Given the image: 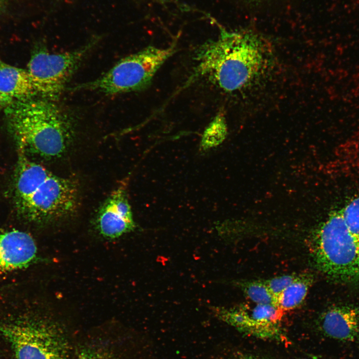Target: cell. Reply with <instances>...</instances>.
<instances>
[{
    "label": "cell",
    "instance_id": "1",
    "mask_svg": "<svg viewBox=\"0 0 359 359\" xmlns=\"http://www.w3.org/2000/svg\"><path fill=\"white\" fill-rule=\"evenodd\" d=\"M272 54L265 40L253 32L223 31L196 50L197 64L189 81L207 77L226 92L244 90L267 72Z\"/></svg>",
    "mask_w": 359,
    "mask_h": 359
},
{
    "label": "cell",
    "instance_id": "2",
    "mask_svg": "<svg viewBox=\"0 0 359 359\" xmlns=\"http://www.w3.org/2000/svg\"><path fill=\"white\" fill-rule=\"evenodd\" d=\"M4 113L20 152L55 158L69 146L73 133L72 123L54 101L39 96L14 100L5 106Z\"/></svg>",
    "mask_w": 359,
    "mask_h": 359
},
{
    "label": "cell",
    "instance_id": "3",
    "mask_svg": "<svg viewBox=\"0 0 359 359\" xmlns=\"http://www.w3.org/2000/svg\"><path fill=\"white\" fill-rule=\"evenodd\" d=\"M15 204L28 222L44 224L70 215L78 203L72 180L58 176L20 153L14 178Z\"/></svg>",
    "mask_w": 359,
    "mask_h": 359
},
{
    "label": "cell",
    "instance_id": "4",
    "mask_svg": "<svg viewBox=\"0 0 359 359\" xmlns=\"http://www.w3.org/2000/svg\"><path fill=\"white\" fill-rule=\"evenodd\" d=\"M311 247L315 266L324 274L340 282H359V241L341 211L332 213L317 230Z\"/></svg>",
    "mask_w": 359,
    "mask_h": 359
},
{
    "label": "cell",
    "instance_id": "5",
    "mask_svg": "<svg viewBox=\"0 0 359 359\" xmlns=\"http://www.w3.org/2000/svg\"><path fill=\"white\" fill-rule=\"evenodd\" d=\"M175 49V45L167 48L148 46L121 59L99 78L74 89L97 91L108 95L143 90L151 84Z\"/></svg>",
    "mask_w": 359,
    "mask_h": 359
},
{
    "label": "cell",
    "instance_id": "6",
    "mask_svg": "<svg viewBox=\"0 0 359 359\" xmlns=\"http://www.w3.org/2000/svg\"><path fill=\"white\" fill-rule=\"evenodd\" d=\"M0 334L16 359H66L67 343L52 322L34 318L0 321Z\"/></svg>",
    "mask_w": 359,
    "mask_h": 359
},
{
    "label": "cell",
    "instance_id": "7",
    "mask_svg": "<svg viewBox=\"0 0 359 359\" xmlns=\"http://www.w3.org/2000/svg\"><path fill=\"white\" fill-rule=\"evenodd\" d=\"M96 40L71 51L50 53L44 48L36 50L31 56L27 71L39 97L55 101Z\"/></svg>",
    "mask_w": 359,
    "mask_h": 359
},
{
    "label": "cell",
    "instance_id": "8",
    "mask_svg": "<svg viewBox=\"0 0 359 359\" xmlns=\"http://www.w3.org/2000/svg\"><path fill=\"white\" fill-rule=\"evenodd\" d=\"M95 225L99 234L107 239H115L135 227L126 190L119 186L108 196L96 217Z\"/></svg>",
    "mask_w": 359,
    "mask_h": 359
},
{
    "label": "cell",
    "instance_id": "9",
    "mask_svg": "<svg viewBox=\"0 0 359 359\" xmlns=\"http://www.w3.org/2000/svg\"><path fill=\"white\" fill-rule=\"evenodd\" d=\"M37 253L35 241L28 233L17 230L0 233V272L28 267Z\"/></svg>",
    "mask_w": 359,
    "mask_h": 359
},
{
    "label": "cell",
    "instance_id": "10",
    "mask_svg": "<svg viewBox=\"0 0 359 359\" xmlns=\"http://www.w3.org/2000/svg\"><path fill=\"white\" fill-rule=\"evenodd\" d=\"M320 330L326 337L342 342H359V306L338 305L320 316Z\"/></svg>",
    "mask_w": 359,
    "mask_h": 359
},
{
    "label": "cell",
    "instance_id": "11",
    "mask_svg": "<svg viewBox=\"0 0 359 359\" xmlns=\"http://www.w3.org/2000/svg\"><path fill=\"white\" fill-rule=\"evenodd\" d=\"M0 93L10 101L38 96L27 70L0 60Z\"/></svg>",
    "mask_w": 359,
    "mask_h": 359
},
{
    "label": "cell",
    "instance_id": "12",
    "mask_svg": "<svg viewBox=\"0 0 359 359\" xmlns=\"http://www.w3.org/2000/svg\"><path fill=\"white\" fill-rule=\"evenodd\" d=\"M219 315L223 320L245 333L263 339H282L279 327L268 326L256 322L244 308L223 310L220 311Z\"/></svg>",
    "mask_w": 359,
    "mask_h": 359
},
{
    "label": "cell",
    "instance_id": "13",
    "mask_svg": "<svg viewBox=\"0 0 359 359\" xmlns=\"http://www.w3.org/2000/svg\"><path fill=\"white\" fill-rule=\"evenodd\" d=\"M313 282V278L311 275L301 274L279 295L277 306L284 312L299 307L306 297Z\"/></svg>",
    "mask_w": 359,
    "mask_h": 359
},
{
    "label": "cell",
    "instance_id": "14",
    "mask_svg": "<svg viewBox=\"0 0 359 359\" xmlns=\"http://www.w3.org/2000/svg\"><path fill=\"white\" fill-rule=\"evenodd\" d=\"M227 133L225 117L223 114L219 113L204 131L200 142L201 149L205 151L218 146L225 139Z\"/></svg>",
    "mask_w": 359,
    "mask_h": 359
},
{
    "label": "cell",
    "instance_id": "15",
    "mask_svg": "<svg viewBox=\"0 0 359 359\" xmlns=\"http://www.w3.org/2000/svg\"><path fill=\"white\" fill-rule=\"evenodd\" d=\"M245 295L256 304L276 305V299L265 283L264 280H251L239 283Z\"/></svg>",
    "mask_w": 359,
    "mask_h": 359
},
{
    "label": "cell",
    "instance_id": "16",
    "mask_svg": "<svg viewBox=\"0 0 359 359\" xmlns=\"http://www.w3.org/2000/svg\"><path fill=\"white\" fill-rule=\"evenodd\" d=\"M247 311L256 322L268 326L279 327L284 311L274 304H256Z\"/></svg>",
    "mask_w": 359,
    "mask_h": 359
},
{
    "label": "cell",
    "instance_id": "17",
    "mask_svg": "<svg viewBox=\"0 0 359 359\" xmlns=\"http://www.w3.org/2000/svg\"><path fill=\"white\" fill-rule=\"evenodd\" d=\"M340 211L348 229L359 241V196L352 199Z\"/></svg>",
    "mask_w": 359,
    "mask_h": 359
},
{
    "label": "cell",
    "instance_id": "18",
    "mask_svg": "<svg viewBox=\"0 0 359 359\" xmlns=\"http://www.w3.org/2000/svg\"><path fill=\"white\" fill-rule=\"evenodd\" d=\"M300 275L297 274L284 275L264 280V281L277 301L279 295L288 286L296 280Z\"/></svg>",
    "mask_w": 359,
    "mask_h": 359
},
{
    "label": "cell",
    "instance_id": "19",
    "mask_svg": "<svg viewBox=\"0 0 359 359\" xmlns=\"http://www.w3.org/2000/svg\"><path fill=\"white\" fill-rule=\"evenodd\" d=\"M75 359H115L107 352L100 349H85L78 354Z\"/></svg>",
    "mask_w": 359,
    "mask_h": 359
},
{
    "label": "cell",
    "instance_id": "20",
    "mask_svg": "<svg viewBox=\"0 0 359 359\" xmlns=\"http://www.w3.org/2000/svg\"><path fill=\"white\" fill-rule=\"evenodd\" d=\"M12 0H0V14L7 8Z\"/></svg>",
    "mask_w": 359,
    "mask_h": 359
},
{
    "label": "cell",
    "instance_id": "21",
    "mask_svg": "<svg viewBox=\"0 0 359 359\" xmlns=\"http://www.w3.org/2000/svg\"><path fill=\"white\" fill-rule=\"evenodd\" d=\"M237 359H265L262 358L249 354L239 355Z\"/></svg>",
    "mask_w": 359,
    "mask_h": 359
},
{
    "label": "cell",
    "instance_id": "22",
    "mask_svg": "<svg viewBox=\"0 0 359 359\" xmlns=\"http://www.w3.org/2000/svg\"><path fill=\"white\" fill-rule=\"evenodd\" d=\"M11 102L0 93V106H6Z\"/></svg>",
    "mask_w": 359,
    "mask_h": 359
},
{
    "label": "cell",
    "instance_id": "23",
    "mask_svg": "<svg viewBox=\"0 0 359 359\" xmlns=\"http://www.w3.org/2000/svg\"><path fill=\"white\" fill-rule=\"evenodd\" d=\"M247 1L250 2H260L262 1H265L267 0H245Z\"/></svg>",
    "mask_w": 359,
    "mask_h": 359
}]
</instances>
